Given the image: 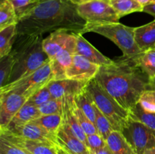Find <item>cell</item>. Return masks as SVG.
Segmentation results:
<instances>
[{"label":"cell","instance_id":"obj_1","mask_svg":"<svg viewBox=\"0 0 155 154\" xmlns=\"http://www.w3.org/2000/svg\"><path fill=\"white\" fill-rule=\"evenodd\" d=\"M95 79L121 106L131 112L145 91L151 89L150 78L132 57H118L101 66Z\"/></svg>","mask_w":155,"mask_h":154},{"label":"cell","instance_id":"obj_2","mask_svg":"<svg viewBox=\"0 0 155 154\" xmlns=\"http://www.w3.org/2000/svg\"><path fill=\"white\" fill-rule=\"evenodd\" d=\"M86 26L77 5L68 0H39L32 11L19 20L17 36H42L58 30L84 34Z\"/></svg>","mask_w":155,"mask_h":154},{"label":"cell","instance_id":"obj_3","mask_svg":"<svg viewBox=\"0 0 155 154\" xmlns=\"http://www.w3.org/2000/svg\"><path fill=\"white\" fill-rule=\"evenodd\" d=\"M42 36H17L12 51L15 63L7 85L21 81L49 60L42 47Z\"/></svg>","mask_w":155,"mask_h":154},{"label":"cell","instance_id":"obj_4","mask_svg":"<svg viewBox=\"0 0 155 154\" xmlns=\"http://www.w3.org/2000/svg\"><path fill=\"white\" fill-rule=\"evenodd\" d=\"M86 90L98 110L106 116L115 131H122L130 117V113L121 107L95 79L87 83Z\"/></svg>","mask_w":155,"mask_h":154},{"label":"cell","instance_id":"obj_5","mask_svg":"<svg viewBox=\"0 0 155 154\" xmlns=\"http://www.w3.org/2000/svg\"><path fill=\"white\" fill-rule=\"evenodd\" d=\"M92 32L107 38L122 51L124 57H133L142 52L135 39V27L121 23L86 24L85 33Z\"/></svg>","mask_w":155,"mask_h":154},{"label":"cell","instance_id":"obj_6","mask_svg":"<svg viewBox=\"0 0 155 154\" xmlns=\"http://www.w3.org/2000/svg\"><path fill=\"white\" fill-rule=\"evenodd\" d=\"M77 11L86 24L119 23L121 18L109 0H90L77 5Z\"/></svg>","mask_w":155,"mask_h":154},{"label":"cell","instance_id":"obj_7","mask_svg":"<svg viewBox=\"0 0 155 154\" xmlns=\"http://www.w3.org/2000/svg\"><path fill=\"white\" fill-rule=\"evenodd\" d=\"M51 80H54V76L51 71V60L49 59L37 70L21 81L0 88V94L15 91L25 95L29 98L38 89Z\"/></svg>","mask_w":155,"mask_h":154},{"label":"cell","instance_id":"obj_8","mask_svg":"<svg viewBox=\"0 0 155 154\" xmlns=\"http://www.w3.org/2000/svg\"><path fill=\"white\" fill-rule=\"evenodd\" d=\"M121 132L136 154L155 147V131L131 116Z\"/></svg>","mask_w":155,"mask_h":154},{"label":"cell","instance_id":"obj_9","mask_svg":"<svg viewBox=\"0 0 155 154\" xmlns=\"http://www.w3.org/2000/svg\"><path fill=\"white\" fill-rule=\"evenodd\" d=\"M28 98L15 91L0 94V129L5 128L12 118L27 103Z\"/></svg>","mask_w":155,"mask_h":154},{"label":"cell","instance_id":"obj_10","mask_svg":"<svg viewBox=\"0 0 155 154\" xmlns=\"http://www.w3.org/2000/svg\"><path fill=\"white\" fill-rule=\"evenodd\" d=\"M0 132H5L28 140H38L55 145L58 144L56 136L50 134L46 130L33 122L13 128L0 129Z\"/></svg>","mask_w":155,"mask_h":154},{"label":"cell","instance_id":"obj_11","mask_svg":"<svg viewBox=\"0 0 155 154\" xmlns=\"http://www.w3.org/2000/svg\"><path fill=\"white\" fill-rule=\"evenodd\" d=\"M76 51V33H74L63 49L51 60V71L54 80L66 79V72L72 63Z\"/></svg>","mask_w":155,"mask_h":154},{"label":"cell","instance_id":"obj_12","mask_svg":"<svg viewBox=\"0 0 155 154\" xmlns=\"http://www.w3.org/2000/svg\"><path fill=\"white\" fill-rule=\"evenodd\" d=\"M100 67L83 56L74 54L72 63L66 72V79L89 82L95 78Z\"/></svg>","mask_w":155,"mask_h":154},{"label":"cell","instance_id":"obj_13","mask_svg":"<svg viewBox=\"0 0 155 154\" xmlns=\"http://www.w3.org/2000/svg\"><path fill=\"white\" fill-rule=\"evenodd\" d=\"M89 82L80 80L62 79L51 80L48 86L52 98H64L68 97H76L86 89Z\"/></svg>","mask_w":155,"mask_h":154},{"label":"cell","instance_id":"obj_14","mask_svg":"<svg viewBox=\"0 0 155 154\" xmlns=\"http://www.w3.org/2000/svg\"><path fill=\"white\" fill-rule=\"evenodd\" d=\"M0 136L27 150L30 154H58L56 149L58 144L28 140L5 132H0Z\"/></svg>","mask_w":155,"mask_h":154},{"label":"cell","instance_id":"obj_15","mask_svg":"<svg viewBox=\"0 0 155 154\" xmlns=\"http://www.w3.org/2000/svg\"><path fill=\"white\" fill-rule=\"evenodd\" d=\"M75 54L83 56L90 62L100 66L111 64L114 62L113 60L100 52L83 37V34L80 33H76Z\"/></svg>","mask_w":155,"mask_h":154},{"label":"cell","instance_id":"obj_16","mask_svg":"<svg viewBox=\"0 0 155 154\" xmlns=\"http://www.w3.org/2000/svg\"><path fill=\"white\" fill-rule=\"evenodd\" d=\"M74 33L66 30H58L53 31L46 38L42 40V47L51 60H52L56 54L64 48L70 38Z\"/></svg>","mask_w":155,"mask_h":154},{"label":"cell","instance_id":"obj_17","mask_svg":"<svg viewBox=\"0 0 155 154\" xmlns=\"http://www.w3.org/2000/svg\"><path fill=\"white\" fill-rule=\"evenodd\" d=\"M74 97H68L64 98L63 107V125L78 139L87 146V134L80 127L73 110V101Z\"/></svg>","mask_w":155,"mask_h":154},{"label":"cell","instance_id":"obj_18","mask_svg":"<svg viewBox=\"0 0 155 154\" xmlns=\"http://www.w3.org/2000/svg\"><path fill=\"white\" fill-rule=\"evenodd\" d=\"M57 141L58 144L75 154H91L89 147L64 125L57 133Z\"/></svg>","mask_w":155,"mask_h":154},{"label":"cell","instance_id":"obj_19","mask_svg":"<svg viewBox=\"0 0 155 154\" xmlns=\"http://www.w3.org/2000/svg\"><path fill=\"white\" fill-rule=\"evenodd\" d=\"M135 39L142 51L155 48V19L145 25L135 27Z\"/></svg>","mask_w":155,"mask_h":154},{"label":"cell","instance_id":"obj_20","mask_svg":"<svg viewBox=\"0 0 155 154\" xmlns=\"http://www.w3.org/2000/svg\"><path fill=\"white\" fill-rule=\"evenodd\" d=\"M40 116L41 114L39 113V108L27 101V103L20 109L19 111L12 118L8 125L5 128H2V129L21 126L28 122H30L33 119H36Z\"/></svg>","mask_w":155,"mask_h":154},{"label":"cell","instance_id":"obj_21","mask_svg":"<svg viewBox=\"0 0 155 154\" xmlns=\"http://www.w3.org/2000/svg\"><path fill=\"white\" fill-rule=\"evenodd\" d=\"M106 142L113 154H136L121 131H114Z\"/></svg>","mask_w":155,"mask_h":154},{"label":"cell","instance_id":"obj_22","mask_svg":"<svg viewBox=\"0 0 155 154\" xmlns=\"http://www.w3.org/2000/svg\"><path fill=\"white\" fill-rule=\"evenodd\" d=\"M132 57L137 66L149 77L150 80L155 77V48L142 51Z\"/></svg>","mask_w":155,"mask_h":154},{"label":"cell","instance_id":"obj_23","mask_svg":"<svg viewBox=\"0 0 155 154\" xmlns=\"http://www.w3.org/2000/svg\"><path fill=\"white\" fill-rule=\"evenodd\" d=\"M31 122L37 124L50 134L57 137V133L64 123L63 113L51 115H42Z\"/></svg>","mask_w":155,"mask_h":154},{"label":"cell","instance_id":"obj_24","mask_svg":"<svg viewBox=\"0 0 155 154\" xmlns=\"http://www.w3.org/2000/svg\"><path fill=\"white\" fill-rule=\"evenodd\" d=\"M17 36V25L15 24L0 30V57L10 54Z\"/></svg>","mask_w":155,"mask_h":154},{"label":"cell","instance_id":"obj_25","mask_svg":"<svg viewBox=\"0 0 155 154\" xmlns=\"http://www.w3.org/2000/svg\"><path fill=\"white\" fill-rule=\"evenodd\" d=\"M18 18L9 0L0 2V30L11 25H17Z\"/></svg>","mask_w":155,"mask_h":154},{"label":"cell","instance_id":"obj_26","mask_svg":"<svg viewBox=\"0 0 155 154\" xmlns=\"http://www.w3.org/2000/svg\"><path fill=\"white\" fill-rule=\"evenodd\" d=\"M120 18L134 12H143L144 7L136 0H109Z\"/></svg>","mask_w":155,"mask_h":154},{"label":"cell","instance_id":"obj_27","mask_svg":"<svg viewBox=\"0 0 155 154\" xmlns=\"http://www.w3.org/2000/svg\"><path fill=\"white\" fill-rule=\"evenodd\" d=\"M77 105L81 109L82 111L86 115L89 120L95 124V111L94 107V102L92 98L85 89L82 93L74 98Z\"/></svg>","mask_w":155,"mask_h":154},{"label":"cell","instance_id":"obj_28","mask_svg":"<svg viewBox=\"0 0 155 154\" xmlns=\"http://www.w3.org/2000/svg\"><path fill=\"white\" fill-rule=\"evenodd\" d=\"M15 63V58L12 51L0 57V88H3L8 83Z\"/></svg>","mask_w":155,"mask_h":154},{"label":"cell","instance_id":"obj_29","mask_svg":"<svg viewBox=\"0 0 155 154\" xmlns=\"http://www.w3.org/2000/svg\"><path fill=\"white\" fill-rule=\"evenodd\" d=\"M94 107H95V125L96 127L97 131L104 140H107L108 136L115 130L108 119L98 110L95 104H94Z\"/></svg>","mask_w":155,"mask_h":154},{"label":"cell","instance_id":"obj_30","mask_svg":"<svg viewBox=\"0 0 155 154\" xmlns=\"http://www.w3.org/2000/svg\"><path fill=\"white\" fill-rule=\"evenodd\" d=\"M130 116L155 131V113L146 111L138 103L130 112Z\"/></svg>","mask_w":155,"mask_h":154},{"label":"cell","instance_id":"obj_31","mask_svg":"<svg viewBox=\"0 0 155 154\" xmlns=\"http://www.w3.org/2000/svg\"><path fill=\"white\" fill-rule=\"evenodd\" d=\"M74 98H75V97H74ZM73 110H74V115H75L76 118H77L80 127H81L82 129L83 130V131H84L87 135L98 133L95 124L89 120V119L86 116V115L85 114V113L82 111L81 109L77 105L74 98V101H73Z\"/></svg>","mask_w":155,"mask_h":154},{"label":"cell","instance_id":"obj_32","mask_svg":"<svg viewBox=\"0 0 155 154\" xmlns=\"http://www.w3.org/2000/svg\"><path fill=\"white\" fill-rule=\"evenodd\" d=\"M14 6L18 20H21L35 8L39 0H9Z\"/></svg>","mask_w":155,"mask_h":154},{"label":"cell","instance_id":"obj_33","mask_svg":"<svg viewBox=\"0 0 155 154\" xmlns=\"http://www.w3.org/2000/svg\"><path fill=\"white\" fill-rule=\"evenodd\" d=\"M64 98H51L48 102L39 107V113L42 115H51L63 113Z\"/></svg>","mask_w":155,"mask_h":154},{"label":"cell","instance_id":"obj_34","mask_svg":"<svg viewBox=\"0 0 155 154\" xmlns=\"http://www.w3.org/2000/svg\"><path fill=\"white\" fill-rule=\"evenodd\" d=\"M48 83H47L46 85L38 89L35 93H33L28 98L27 102L39 107L41 105L45 104V103L48 102L49 100H51L52 98H51V95L50 93L49 89H48Z\"/></svg>","mask_w":155,"mask_h":154},{"label":"cell","instance_id":"obj_35","mask_svg":"<svg viewBox=\"0 0 155 154\" xmlns=\"http://www.w3.org/2000/svg\"><path fill=\"white\" fill-rule=\"evenodd\" d=\"M139 104L146 111L155 113V89H148L141 95Z\"/></svg>","mask_w":155,"mask_h":154},{"label":"cell","instance_id":"obj_36","mask_svg":"<svg viewBox=\"0 0 155 154\" xmlns=\"http://www.w3.org/2000/svg\"><path fill=\"white\" fill-rule=\"evenodd\" d=\"M0 154H30V152L0 136Z\"/></svg>","mask_w":155,"mask_h":154},{"label":"cell","instance_id":"obj_37","mask_svg":"<svg viewBox=\"0 0 155 154\" xmlns=\"http://www.w3.org/2000/svg\"><path fill=\"white\" fill-rule=\"evenodd\" d=\"M107 146V142L98 133L87 135V146L90 150H98Z\"/></svg>","mask_w":155,"mask_h":154},{"label":"cell","instance_id":"obj_38","mask_svg":"<svg viewBox=\"0 0 155 154\" xmlns=\"http://www.w3.org/2000/svg\"><path fill=\"white\" fill-rule=\"evenodd\" d=\"M143 12H145V13L152 15L155 19V3L144 7Z\"/></svg>","mask_w":155,"mask_h":154},{"label":"cell","instance_id":"obj_39","mask_svg":"<svg viewBox=\"0 0 155 154\" xmlns=\"http://www.w3.org/2000/svg\"><path fill=\"white\" fill-rule=\"evenodd\" d=\"M91 154H113L108 146H104L102 149H98V150H90Z\"/></svg>","mask_w":155,"mask_h":154},{"label":"cell","instance_id":"obj_40","mask_svg":"<svg viewBox=\"0 0 155 154\" xmlns=\"http://www.w3.org/2000/svg\"><path fill=\"white\" fill-rule=\"evenodd\" d=\"M136 1H137L139 4L142 5L143 7H145V6L155 3V0H136Z\"/></svg>","mask_w":155,"mask_h":154},{"label":"cell","instance_id":"obj_41","mask_svg":"<svg viewBox=\"0 0 155 154\" xmlns=\"http://www.w3.org/2000/svg\"><path fill=\"white\" fill-rule=\"evenodd\" d=\"M71 2H72L73 4L76 5H79L83 4L85 2H87L90 1V0H68Z\"/></svg>","mask_w":155,"mask_h":154},{"label":"cell","instance_id":"obj_42","mask_svg":"<svg viewBox=\"0 0 155 154\" xmlns=\"http://www.w3.org/2000/svg\"><path fill=\"white\" fill-rule=\"evenodd\" d=\"M56 149H57L58 154H68V152H67L62 146H61L60 145L58 144L57 146H56Z\"/></svg>","mask_w":155,"mask_h":154},{"label":"cell","instance_id":"obj_43","mask_svg":"<svg viewBox=\"0 0 155 154\" xmlns=\"http://www.w3.org/2000/svg\"><path fill=\"white\" fill-rule=\"evenodd\" d=\"M145 154H155V147L148 149L145 152Z\"/></svg>","mask_w":155,"mask_h":154},{"label":"cell","instance_id":"obj_44","mask_svg":"<svg viewBox=\"0 0 155 154\" xmlns=\"http://www.w3.org/2000/svg\"><path fill=\"white\" fill-rule=\"evenodd\" d=\"M150 85H151V89H155V77L150 80Z\"/></svg>","mask_w":155,"mask_h":154},{"label":"cell","instance_id":"obj_45","mask_svg":"<svg viewBox=\"0 0 155 154\" xmlns=\"http://www.w3.org/2000/svg\"><path fill=\"white\" fill-rule=\"evenodd\" d=\"M65 150H66L67 152H68V154H75V153H74V152H70V151L67 150V149H65Z\"/></svg>","mask_w":155,"mask_h":154},{"label":"cell","instance_id":"obj_46","mask_svg":"<svg viewBox=\"0 0 155 154\" xmlns=\"http://www.w3.org/2000/svg\"><path fill=\"white\" fill-rule=\"evenodd\" d=\"M2 1H4V0H0V2H2Z\"/></svg>","mask_w":155,"mask_h":154},{"label":"cell","instance_id":"obj_47","mask_svg":"<svg viewBox=\"0 0 155 154\" xmlns=\"http://www.w3.org/2000/svg\"></svg>","mask_w":155,"mask_h":154}]
</instances>
